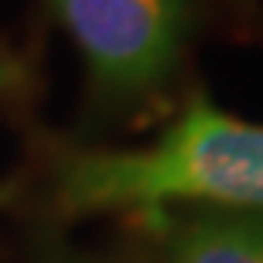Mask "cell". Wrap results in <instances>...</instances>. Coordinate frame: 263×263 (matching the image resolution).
<instances>
[{
    "label": "cell",
    "instance_id": "7a4b0ae2",
    "mask_svg": "<svg viewBox=\"0 0 263 263\" xmlns=\"http://www.w3.org/2000/svg\"><path fill=\"white\" fill-rule=\"evenodd\" d=\"M103 96L140 99L175 76L192 34V0H51Z\"/></svg>",
    "mask_w": 263,
    "mask_h": 263
},
{
    "label": "cell",
    "instance_id": "277c9868",
    "mask_svg": "<svg viewBox=\"0 0 263 263\" xmlns=\"http://www.w3.org/2000/svg\"><path fill=\"white\" fill-rule=\"evenodd\" d=\"M0 82H4V76H0Z\"/></svg>",
    "mask_w": 263,
    "mask_h": 263
},
{
    "label": "cell",
    "instance_id": "3957f363",
    "mask_svg": "<svg viewBox=\"0 0 263 263\" xmlns=\"http://www.w3.org/2000/svg\"><path fill=\"white\" fill-rule=\"evenodd\" d=\"M164 263H263V212H209L171 229Z\"/></svg>",
    "mask_w": 263,
    "mask_h": 263
},
{
    "label": "cell",
    "instance_id": "6da1fadb",
    "mask_svg": "<svg viewBox=\"0 0 263 263\" xmlns=\"http://www.w3.org/2000/svg\"><path fill=\"white\" fill-rule=\"evenodd\" d=\"M59 198L68 212L161 209L171 202L263 212V123L229 117L198 92L151 147L68 157Z\"/></svg>",
    "mask_w": 263,
    "mask_h": 263
}]
</instances>
